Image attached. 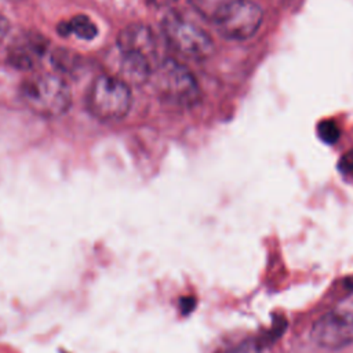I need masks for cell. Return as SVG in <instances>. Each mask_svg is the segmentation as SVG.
I'll list each match as a JSON object with an SVG mask.
<instances>
[{
  "label": "cell",
  "mask_w": 353,
  "mask_h": 353,
  "mask_svg": "<svg viewBox=\"0 0 353 353\" xmlns=\"http://www.w3.org/2000/svg\"><path fill=\"white\" fill-rule=\"evenodd\" d=\"M22 102L34 113L44 117L63 114L70 106V90L68 84L52 73L33 74L19 87Z\"/></svg>",
  "instance_id": "obj_1"
},
{
  "label": "cell",
  "mask_w": 353,
  "mask_h": 353,
  "mask_svg": "<svg viewBox=\"0 0 353 353\" xmlns=\"http://www.w3.org/2000/svg\"><path fill=\"white\" fill-rule=\"evenodd\" d=\"M159 97L176 106H192L200 98V87L193 73L175 59H164L152 73Z\"/></svg>",
  "instance_id": "obj_2"
},
{
  "label": "cell",
  "mask_w": 353,
  "mask_h": 353,
  "mask_svg": "<svg viewBox=\"0 0 353 353\" xmlns=\"http://www.w3.org/2000/svg\"><path fill=\"white\" fill-rule=\"evenodd\" d=\"M132 102V95L123 79L103 74L97 77L87 95L90 112L105 121L120 120L127 116Z\"/></svg>",
  "instance_id": "obj_3"
},
{
  "label": "cell",
  "mask_w": 353,
  "mask_h": 353,
  "mask_svg": "<svg viewBox=\"0 0 353 353\" xmlns=\"http://www.w3.org/2000/svg\"><path fill=\"white\" fill-rule=\"evenodd\" d=\"M161 30L171 47L188 58L205 59L215 50L205 30L178 14H167L161 21Z\"/></svg>",
  "instance_id": "obj_4"
},
{
  "label": "cell",
  "mask_w": 353,
  "mask_h": 353,
  "mask_svg": "<svg viewBox=\"0 0 353 353\" xmlns=\"http://www.w3.org/2000/svg\"><path fill=\"white\" fill-rule=\"evenodd\" d=\"M313 342L328 350H338L353 343V299L343 301L335 309L320 316L312 325Z\"/></svg>",
  "instance_id": "obj_5"
},
{
  "label": "cell",
  "mask_w": 353,
  "mask_h": 353,
  "mask_svg": "<svg viewBox=\"0 0 353 353\" xmlns=\"http://www.w3.org/2000/svg\"><path fill=\"white\" fill-rule=\"evenodd\" d=\"M263 22L262 7L252 0H230L212 22L218 33L234 41L251 39Z\"/></svg>",
  "instance_id": "obj_6"
},
{
  "label": "cell",
  "mask_w": 353,
  "mask_h": 353,
  "mask_svg": "<svg viewBox=\"0 0 353 353\" xmlns=\"http://www.w3.org/2000/svg\"><path fill=\"white\" fill-rule=\"evenodd\" d=\"M117 47L121 54L138 55L152 62L156 57L157 40L149 26L142 23H131L120 30Z\"/></svg>",
  "instance_id": "obj_7"
},
{
  "label": "cell",
  "mask_w": 353,
  "mask_h": 353,
  "mask_svg": "<svg viewBox=\"0 0 353 353\" xmlns=\"http://www.w3.org/2000/svg\"><path fill=\"white\" fill-rule=\"evenodd\" d=\"M47 41L34 33H23L15 37L8 48L7 59L18 69H30L43 57Z\"/></svg>",
  "instance_id": "obj_8"
},
{
  "label": "cell",
  "mask_w": 353,
  "mask_h": 353,
  "mask_svg": "<svg viewBox=\"0 0 353 353\" xmlns=\"http://www.w3.org/2000/svg\"><path fill=\"white\" fill-rule=\"evenodd\" d=\"M58 32L63 36L66 34H74L79 39L91 40L97 34V26L95 23L85 15H76L70 18L66 22H62L59 25Z\"/></svg>",
  "instance_id": "obj_9"
},
{
  "label": "cell",
  "mask_w": 353,
  "mask_h": 353,
  "mask_svg": "<svg viewBox=\"0 0 353 353\" xmlns=\"http://www.w3.org/2000/svg\"><path fill=\"white\" fill-rule=\"evenodd\" d=\"M230 0H189L190 6L197 14L210 21L211 23L221 14V11L228 6Z\"/></svg>",
  "instance_id": "obj_10"
},
{
  "label": "cell",
  "mask_w": 353,
  "mask_h": 353,
  "mask_svg": "<svg viewBox=\"0 0 353 353\" xmlns=\"http://www.w3.org/2000/svg\"><path fill=\"white\" fill-rule=\"evenodd\" d=\"M317 134H319V138L323 142H325L328 145H332L339 139L341 130H339V127L336 125V123L334 120L327 119V120H323V121L319 123Z\"/></svg>",
  "instance_id": "obj_11"
},
{
  "label": "cell",
  "mask_w": 353,
  "mask_h": 353,
  "mask_svg": "<svg viewBox=\"0 0 353 353\" xmlns=\"http://www.w3.org/2000/svg\"><path fill=\"white\" fill-rule=\"evenodd\" d=\"M219 353H261V347L256 341L244 339L241 342H237L236 345H232V346L223 349Z\"/></svg>",
  "instance_id": "obj_12"
},
{
  "label": "cell",
  "mask_w": 353,
  "mask_h": 353,
  "mask_svg": "<svg viewBox=\"0 0 353 353\" xmlns=\"http://www.w3.org/2000/svg\"><path fill=\"white\" fill-rule=\"evenodd\" d=\"M339 171L346 176H353V148L343 153L338 161Z\"/></svg>",
  "instance_id": "obj_13"
},
{
  "label": "cell",
  "mask_w": 353,
  "mask_h": 353,
  "mask_svg": "<svg viewBox=\"0 0 353 353\" xmlns=\"http://www.w3.org/2000/svg\"><path fill=\"white\" fill-rule=\"evenodd\" d=\"M8 29H10V23L7 21V18L0 12V44L4 40V37L7 36Z\"/></svg>",
  "instance_id": "obj_14"
}]
</instances>
